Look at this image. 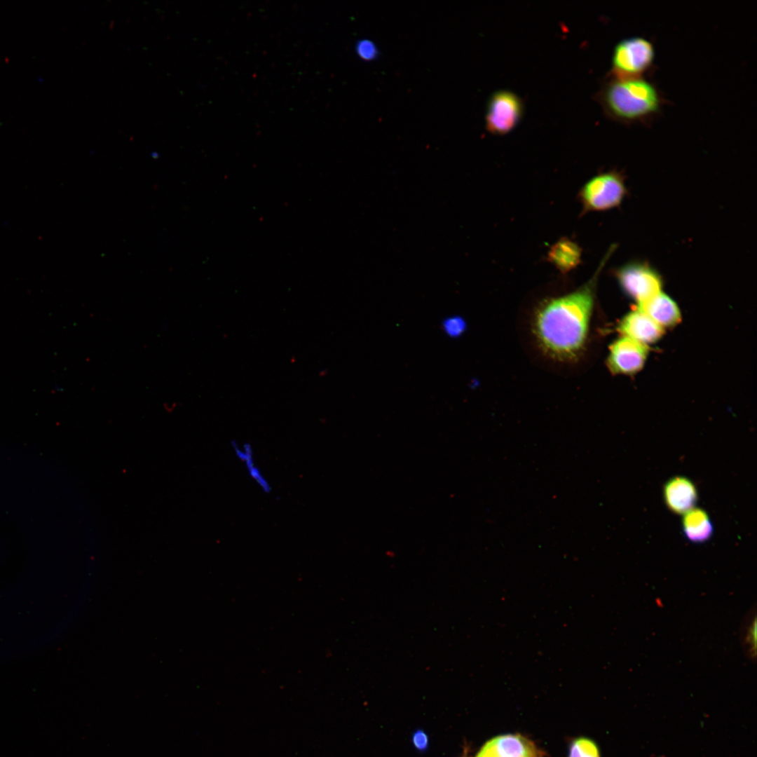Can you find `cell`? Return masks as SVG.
Masks as SVG:
<instances>
[{"instance_id":"9c48e42d","label":"cell","mask_w":757,"mask_h":757,"mask_svg":"<svg viewBox=\"0 0 757 757\" xmlns=\"http://www.w3.org/2000/svg\"><path fill=\"white\" fill-rule=\"evenodd\" d=\"M636 308L664 329L678 325L681 320L677 303L663 291L637 304Z\"/></svg>"},{"instance_id":"8992f818","label":"cell","mask_w":757,"mask_h":757,"mask_svg":"<svg viewBox=\"0 0 757 757\" xmlns=\"http://www.w3.org/2000/svg\"><path fill=\"white\" fill-rule=\"evenodd\" d=\"M524 110V102L516 93L507 90L494 92L487 103L486 130L496 135L510 132L520 123Z\"/></svg>"},{"instance_id":"8fae6325","label":"cell","mask_w":757,"mask_h":757,"mask_svg":"<svg viewBox=\"0 0 757 757\" xmlns=\"http://www.w3.org/2000/svg\"><path fill=\"white\" fill-rule=\"evenodd\" d=\"M485 745L495 757H543L537 746L520 735L497 736Z\"/></svg>"},{"instance_id":"2e32d148","label":"cell","mask_w":757,"mask_h":757,"mask_svg":"<svg viewBox=\"0 0 757 757\" xmlns=\"http://www.w3.org/2000/svg\"><path fill=\"white\" fill-rule=\"evenodd\" d=\"M466 320L460 315H451L444 319L442 327L444 333L451 338L462 336L467 329Z\"/></svg>"},{"instance_id":"4fadbf2b","label":"cell","mask_w":757,"mask_h":757,"mask_svg":"<svg viewBox=\"0 0 757 757\" xmlns=\"http://www.w3.org/2000/svg\"><path fill=\"white\" fill-rule=\"evenodd\" d=\"M231 446L234 456L243 464L250 479L263 493H270L272 491L271 483L257 464L252 444L247 442L240 443L233 440L231 442Z\"/></svg>"},{"instance_id":"52a82bcc","label":"cell","mask_w":757,"mask_h":757,"mask_svg":"<svg viewBox=\"0 0 757 757\" xmlns=\"http://www.w3.org/2000/svg\"><path fill=\"white\" fill-rule=\"evenodd\" d=\"M648 354V346L621 336L611 344L606 364L613 374L633 375L643 368Z\"/></svg>"},{"instance_id":"3957f363","label":"cell","mask_w":757,"mask_h":757,"mask_svg":"<svg viewBox=\"0 0 757 757\" xmlns=\"http://www.w3.org/2000/svg\"><path fill=\"white\" fill-rule=\"evenodd\" d=\"M625 176L616 169L601 172L588 179L580 189L578 199L581 215L617 208L628 196Z\"/></svg>"},{"instance_id":"ac0fdd59","label":"cell","mask_w":757,"mask_h":757,"mask_svg":"<svg viewBox=\"0 0 757 757\" xmlns=\"http://www.w3.org/2000/svg\"><path fill=\"white\" fill-rule=\"evenodd\" d=\"M428 742V735L421 730L416 731L412 736V743L414 747L420 751H424L427 749Z\"/></svg>"},{"instance_id":"9a60e30c","label":"cell","mask_w":757,"mask_h":757,"mask_svg":"<svg viewBox=\"0 0 757 757\" xmlns=\"http://www.w3.org/2000/svg\"><path fill=\"white\" fill-rule=\"evenodd\" d=\"M568 757H601V753L594 741L586 737H579L571 743Z\"/></svg>"},{"instance_id":"5b68a950","label":"cell","mask_w":757,"mask_h":757,"mask_svg":"<svg viewBox=\"0 0 757 757\" xmlns=\"http://www.w3.org/2000/svg\"><path fill=\"white\" fill-rule=\"evenodd\" d=\"M655 48L644 37L624 39L615 46L612 54L611 74L618 76H643L653 65Z\"/></svg>"},{"instance_id":"277c9868","label":"cell","mask_w":757,"mask_h":757,"mask_svg":"<svg viewBox=\"0 0 757 757\" xmlns=\"http://www.w3.org/2000/svg\"><path fill=\"white\" fill-rule=\"evenodd\" d=\"M613 275L622 292L636 304L662 291L661 274L646 261H629L614 268Z\"/></svg>"},{"instance_id":"30bf717a","label":"cell","mask_w":757,"mask_h":757,"mask_svg":"<svg viewBox=\"0 0 757 757\" xmlns=\"http://www.w3.org/2000/svg\"><path fill=\"white\" fill-rule=\"evenodd\" d=\"M664 498L668 508L676 514H685L695 507L697 491L695 484L684 477L670 479L664 486Z\"/></svg>"},{"instance_id":"e0dca14e","label":"cell","mask_w":757,"mask_h":757,"mask_svg":"<svg viewBox=\"0 0 757 757\" xmlns=\"http://www.w3.org/2000/svg\"><path fill=\"white\" fill-rule=\"evenodd\" d=\"M355 50L357 55L364 60H371L378 55V49L374 42L369 39H362L357 41Z\"/></svg>"},{"instance_id":"ba28073f","label":"cell","mask_w":757,"mask_h":757,"mask_svg":"<svg viewBox=\"0 0 757 757\" xmlns=\"http://www.w3.org/2000/svg\"><path fill=\"white\" fill-rule=\"evenodd\" d=\"M618 331L622 336L648 346L660 341L664 333L663 328L637 308L622 317Z\"/></svg>"},{"instance_id":"7c38bea8","label":"cell","mask_w":757,"mask_h":757,"mask_svg":"<svg viewBox=\"0 0 757 757\" xmlns=\"http://www.w3.org/2000/svg\"><path fill=\"white\" fill-rule=\"evenodd\" d=\"M582 250L575 240L564 237L550 247L546 259L556 269L567 273L575 269L582 262Z\"/></svg>"},{"instance_id":"7a4b0ae2","label":"cell","mask_w":757,"mask_h":757,"mask_svg":"<svg viewBox=\"0 0 757 757\" xmlns=\"http://www.w3.org/2000/svg\"><path fill=\"white\" fill-rule=\"evenodd\" d=\"M596 98L606 117L624 124L650 122L661 112L664 103L660 90L644 76L611 74Z\"/></svg>"},{"instance_id":"d6986e66","label":"cell","mask_w":757,"mask_h":757,"mask_svg":"<svg viewBox=\"0 0 757 757\" xmlns=\"http://www.w3.org/2000/svg\"><path fill=\"white\" fill-rule=\"evenodd\" d=\"M476 757H495L489 749L484 744L477 754Z\"/></svg>"},{"instance_id":"6da1fadb","label":"cell","mask_w":757,"mask_h":757,"mask_svg":"<svg viewBox=\"0 0 757 757\" xmlns=\"http://www.w3.org/2000/svg\"><path fill=\"white\" fill-rule=\"evenodd\" d=\"M617 247L612 245L595 273L585 284L564 295L550 298L536 310L533 331L540 347L560 361L577 359L589 334L599 277Z\"/></svg>"},{"instance_id":"5bb4252c","label":"cell","mask_w":757,"mask_h":757,"mask_svg":"<svg viewBox=\"0 0 757 757\" xmlns=\"http://www.w3.org/2000/svg\"><path fill=\"white\" fill-rule=\"evenodd\" d=\"M683 530L686 538L693 543H704L713 534L712 522L707 513L700 508H693L684 514Z\"/></svg>"}]
</instances>
